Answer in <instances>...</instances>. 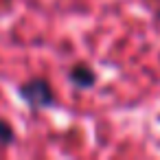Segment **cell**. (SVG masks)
<instances>
[{"label":"cell","mask_w":160,"mask_h":160,"mask_svg":"<svg viewBox=\"0 0 160 160\" xmlns=\"http://www.w3.org/2000/svg\"><path fill=\"white\" fill-rule=\"evenodd\" d=\"M20 97L27 101L31 110H44L55 103L53 88L46 79H29L20 86Z\"/></svg>","instance_id":"cell-1"},{"label":"cell","mask_w":160,"mask_h":160,"mask_svg":"<svg viewBox=\"0 0 160 160\" xmlns=\"http://www.w3.org/2000/svg\"><path fill=\"white\" fill-rule=\"evenodd\" d=\"M13 140H16V132L5 118H0V145H11Z\"/></svg>","instance_id":"cell-3"},{"label":"cell","mask_w":160,"mask_h":160,"mask_svg":"<svg viewBox=\"0 0 160 160\" xmlns=\"http://www.w3.org/2000/svg\"><path fill=\"white\" fill-rule=\"evenodd\" d=\"M156 18H158V20H160V9H158V11H156Z\"/></svg>","instance_id":"cell-4"},{"label":"cell","mask_w":160,"mask_h":160,"mask_svg":"<svg viewBox=\"0 0 160 160\" xmlns=\"http://www.w3.org/2000/svg\"><path fill=\"white\" fill-rule=\"evenodd\" d=\"M68 79L75 88H81V90H88L97 83V72L88 66V64H75L70 70H68Z\"/></svg>","instance_id":"cell-2"}]
</instances>
